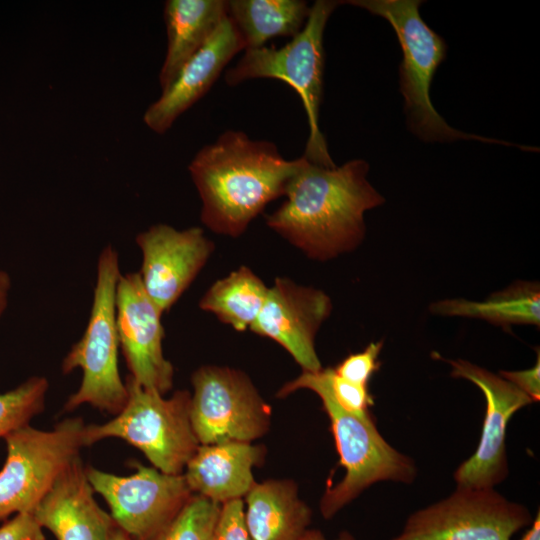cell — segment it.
Wrapping results in <instances>:
<instances>
[{
    "label": "cell",
    "mask_w": 540,
    "mask_h": 540,
    "mask_svg": "<svg viewBox=\"0 0 540 540\" xmlns=\"http://www.w3.org/2000/svg\"><path fill=\"white\" fill-rule=\"evenodd\" d=\"M368 170L362 159L324 167L303 156L286 200L266 216L267 225L314 260L354 250L365 236L364 213L385 202L368 182Z\"/></svg>",
    "instance_id": "obj_1"
},
{
    "label": "cell",
    "mask_w": 540,
    "mask_h": 540,
    "mask_svg": "<svg viewBox=\"0 0 540 540\" xmlns=\"http://www.w3.org/2000/svg\"><path fill=\"white\" fill-rule=\"evenodd\" d=\"M303 156L287 160L276 145L227 130L202 147L188 169L211 231L239 237L271 201L284 196Z\"/></svg>",
    "instance_id": "obj_2"
},
{
    "label": "cell",
    "mask_w": 540,
    "mask_h": 540,
    "mask_svg": "<svg viewBox=\"0 0 540 540\" xmlns=\"http://www.w3.org/2000/svg\"><path fill=\"white\" fill-rule=\"evenodd\" d=\"M316 393L327 413L340 464L345 469L343 479L328 486L320 500L324 519H331L360 493L379 481L410 483L416 477V466L411 458L390 446L379 433L371 414L357 416L342 409L330 395L321 370L302 371L285 383L277 392L282 398L299 390Z\"/></svg>",
    "instance_id": "obj_3"
},
{
    "label": "cell",
    "mask_w": 540,
    "mask_h": 540,
    "mask_svg": "<svg viewBox=\"0 0 540 540\" xmlns=\"http://www.w3.org/2000/svg\"><path fill=\"white\" fill-rule=\"evenodd\" d=\"M387 20L402 49L399 66L400 91L405 101L407 124L425 142H450L459 139L514 146L515 144L469 134L451 127L435 110L430 87L438 66L446 57L444 39L421 18L419 0L342 1Z\"/></svg>",
    "instance_id": "obj_4"
},
{
    "label": "cell",
    "mask_w": 540,
    "mask_h": 540,
    "mask_svg": "<svg viewBox=\"0 0 540 540\" xmlns=\"http://www.w3.org/2000/svg\"><path fill=\"white\" fill-rule=\"evenodd\" d=\"M340 4L341 1H315L303 29L286 45L247 49L225 72L229 86L256 78L277 79L291 86L299 95L308 119L309 137L303 156L324 167L336 165L319 128L325 64L323 34L330 15Z\"/></svg>",
    "instance_id": "obj_5"
},
{
    "label": "cell",
    "mask_w": 540,
    "mask_h": 540,
    "mask_svg": "<svg viewBox=\"0 0 540 540\" xmlns=\"http://www.w3.org/2000/svg\"><path fill=\"white\" fill-rule=\"evenodd\" d=\"M120 276L118 252L112 245H106L98 257L86 329L61 364L63 374L76 368L82 371L81 384L64 404L65 411L89 404L115 416L126 403L127 389L118 365L120 345L116 326V291Z\"/></svg>",
    "instance_id": "obj_6"
},
{
    "label": "cell",
    "mask_w": 540,
    "mask_h": 540,
    "mask_svg": "<svg viewBox=\"0 0 540 540\" xmlns=\"http://www.w3.org/2000/svg\"><path fill=\"white\" fill-rule=\"evenodd\" d=\"M125 385L123 409L103 424L86 425L85 447L106 438L122 439L139 449L156 469L183 474L200 445L190 419V392L177 390L165 398L129 375Z\"/></svg>",
    "instance_id": "obj_7"
},
{
    "label": "cell",
    "mask_w": 540,
    "mask_h": 540,
    "mask_svg": "<svg viewBox=\"0 0 540 540\" xmlns=\"http://www.w3.org/2000/svg\"><path fill=\"white\" fill-rule=\"evenodd\" d=\"M86 424L66 418L51 430L24 425L3 439L7 456L0 470V520L33 512L61 473L85 447Z\"/></svg>",
    "instance_id": "obj_8"
},
{
    "label": "cell",
    "mask_w": 540,
    "mask_h": 540,
    "mask_svg": "<svg viewBox=\"0 0 540 540\" xmlns=\"http://www.w3.org/2000/svg\"><path fill=\"white\" fill-rule=\"evenodd\" d=\"M190 419L200 445L252 442L271 424V406L248 375L226 366L205 365L191 376Z\"/></svg>",
    "instance_id": "obj_9"
},
{
    "label": "cell",
    "mask_w": 540,
    "mask_h": 540,
    "mask_svg": "<svg viewBox=\"0 0 540 540\" xmlns=\"http://www.w3.org/2000/svg\"><path fill=\"white\" fill-rule=\"evenodd\" d=\"M533 518L494 488L457 487L449 497L411 514L392 540H512Z\"/></svg>",
    "instance_id": "obj_10"
},
{
    "label": "cell",
    "mask_w": 540,
    "mask_h": 540,
    "mask_svg": "<svg viewBox=\"0 0 540 540\" xmlns=\"http://www.w3.org/2000/svg\"><path fill=\"white\" fill-rule=\"evenodd\" d=\"M135 472L119 476L86 466L94 492L110 508L115 524L130 540H149L183 508L193 495L183 474H167L133 462Z\"/></svg>",
    "instance_id": "obj_11"
},
{
    "label": "cell",
    "mask_w": 540,
    "mask_h": 540,
    "mask_svg": "<svg viewBox=\"0 0 540 540\" xmlns=\"http://www.w3.org/2000/svg\"><path fill=\"white\" fill-rule=\"evenodd\" d=\"M451 375L475 384L484 394L486 412L479 445L455 471L458 487L493 488L508 474L506 429L510 418L533 401L500 375L463 359L447 360Z\"/></svg>",
    "instance_id": "obj_12"
},
{
    "label": "cell",
    "mask_w": 540,
    "mask_h": 540,
    "mask_svg": "<svg viewBox=\"0 0 540 540\" xmlns=\"http://www.w3.org/2000/svg\"><path fill=\"white\" fill-rule=\"evenodd\" d=\"M162 314L147 295L138 272L121 274L116 326L129 376L142 387L165 395L173 386L174 367L163 354Z\"/></svg>",
    "instance_id": "obj_13"
},
{
    "label": "cell",
    "mask_w": 540,
    "mask_h": 540,
    "mask_svg": "<svg viewBox=\"0 0 540 540\" xmlns=\"http://www.w3.org/2000/svg\"><path fill=\"white\" fill-rule=\"evenodd\" d=\"M136 243L142 253V285L162 313L179 300L214 250L200 227L178 230L162 223L140 232Z\"/></svg>",
    "instance_id": "obj_14"
},
{
    "label": "cell",
    "mask_w": 540,
    "mask_h": 540,
    "mask_svg": "<svg viewBox=\"0 0 540 540\" xmlns=\"http://www.w3.org/2000/svg\"><path fill=\"white\" fill-rule=\"evenodd\" d=\"M331 311V299L322 290L277 277L250 330L281 345L303 371L316 372L322 365L315 336Z\"/></svg>",
    "instance_id": "obj_15"
},
{
    "label": "cell",
    "mask_w": 540,
    "mask_h": 540,
    "mask_svg": "<svg viewBox=\"0 0 540 540\" xmlns=\"http://www.w3.org/2000/svg\"><path fill=\"white\" fill-rule=\"evenodd\" d=\"M243 50V39L227 15L162 90L161 96L146 109L145 125L157 134L167 132L181 114L209 91L230 60Z\"/></svg>",
    "instance_id": "obj_16"
},
{
    "label": "cell",
    "mask_w": 540,
    "mask_h": 540,
    "mask_svg": "<svg viewBox=\"0 0 540 540\" xmlns=\"http://www.w3.org/2000/svg\"><path fill=\"white\" fill-rule=\"evenodd\" d=\"M85 468L80 457L72 462L32 512L57 540H109L115 525L95 500Z\"/></svg>",
    "instance_id": "obj_17"
},
{
    "label": "cell",
    "mask_w": 540,
    "mask_h": 540,
    "mask_svg": "<svg viewBox=\"0 0 540 540\" xmlns=\"http://www.w3.org/2000/svg\"><path fill=\"white\" fill-rule=\"evenodd\" d=\"M264 457L265 448L252 442L199 445L183 475L193 494L222 505L245 497L256 482L253 468Z\"/></svg>",
    "instance_id": "obj_18"
},
{
    "label": "cell",
    "mask_w": 540,
    "mask_h": 540,
    "mask_svg": "<svg viewBox=\"0 0 540 540\" xmlns=\"http://www.w3.org/2000/svg\"><path fill=\"white\" fill-rule=\"evenodd\" d=\"M243 502L252 540H301L310 529L312 510L300 499L293 480L255 482Z\"/></svg>",
    "instance_id": "obj_19"
},
{
    "label": "cell",
    "mask_w": 540,
    "mask_h": 540,
    "mask_svg": "<svg viewBox=\"0 0 540 540\" xmlns=\"http://www.w3.org/2000/svg\"><path fill=\"white\" fill-rule=\"evenodd\" d=\"M167 50L159 72L164 90L185 62L210 38L227 16L225 0H168L164 4Z\"/></svg>",
    "instance_id": "obj_20"
},
{
    "label": "cell",
    "mask_w": 540,
    "mask_h": 540,
    "mask_svg": "<svg viewBox=\"0 0 540 540\" xmlns=\"http://www.w3.org/2000/svg\"><path fill=\"white\" fill-rule=\"evenodd\" d=\"M429 310L442 316L485 320L503 329L512 325H540L538 282L516 281L483 301L445 299L431 303Z\"/></svg>",
    "instance_id": "obj_21"
},
{
    "label": "cell",
    "mask_w": 540,
    "mask_h": 540,
    "mask_svg": "<svg viewBox=\"0 0 540 540\" xmlns=\"http://www.w3.org/2000/svg\"><path fill=\"white\" fill-rule=\"evenodd\" d=\"M310 7L302 0H229L227 15L247 50L263 47L276 37H295L303 29Z\"/></svg>",
    "instance_id": "obj_22"
},
{
    "label": "cell",
    "mask_w": 540,
    "mask_h": 540,
    "mask_svg": "<svg viewBox=\"0 0 540 540\" xmlns=\"http://www.w3.org/2000/svg\"><path fill=\"white\" fill-rule=\"evenodd\" d=\"M268 289L249 267L241 266L214 282L200 299L199 307L243 332L259 315Z\"/></svg>",
    "instance_id": "obj_23"
},
{
    "label": "cell",
    "mask_w": 540,
    "mask_h": 540,
    "mask_svg": "<svg viewBox=\"0 0 540 540\" xmlns=\"http://www.w3.org/2000/svg\"><path fill=\"white\" fill-rule=\"evenodd\" d=\"M49 382L44 376H32L17 387L0 393V438L29 424L45 408Z\"/></svg>",
    "instance_id": "obj_24"
},
{
    "label": "cell",
    "mask_w": 540,
    "mask_h": 540,
    "mask_svg": "<svg viewBox=\"0 0 540 540\" xmlns=\"http://www.w3.org/2000/svg\"><path fill=\"white\" fill-rule=\"evenodd\" d=\"M220 507L193 494L176 516L149 540H213Z\"/></svg>",
    "instance_id": "obj_25"
},
{
    "label": "cell",
    "mask_w": 540,
    "mask_h": 540,
    "mask_svg": "<svg viewBox=\"0 0 540 540\" xmlns=\"http://www.w3.org/2000/svg\"><path fill=\"white\" fill-rule=\"evenodd\" d=\"M321 373L330 395L342 409L357 416L370 415L374 401L367 386L344 380L332 367L322 368Z\"/></svg>",
    "instance_id": "obj_26"
},
{
    "label": "cell",
    "mask_w": 540,
    "mask_h": 540,
    "mask_svg": "<svg viewBox=\"0 0 540 540\" xmlns=\"http://www.w3.org/2000/svg\"><path fill=\"white\" fill-rule=\"evenodd\" d=\"M383 342H371L362 351L352 353L333 368L336 375L361 386H367L372 375L379 369V354Z\"/></svg>",
    "instance_id": "obj_27"
},
{
    "label": "cell",
    "mask_w": 540,
    "mask_h": 540,
    "mask_svg": "<svg viewBox=\"0 0 540 540\" xmlns=\"http://www.w3.org/2000/svg\"><path fill=\"white\" fill-rule=\"evenodd\" d=\"M213 540H252L244 521L243 499L221 505Z\"/></svg>",
    "instance_id": "obj_28"
},
{
    "label": "cell",
    "mask_w": 540,
    "mask_h": 540,
    "mask_svg": "<svg viewBox=\"0 0 540 540\" xmlns=\"http://www.w3.org/2000/svg\"><path fill=\"white\" fill-rule=\"evenodd\" d=\"M0 540H46L43 528L33 513L15 514L0 526Z\"/></svg>",
    "instance_id": "obj_29"
},
{
    "label": "cell",
    "mask_w": 540,
    "mask_h": 540,
    "mask_svg": "<svg viewBox=\"0 0 540 540\" xmlns=\"http://www.w3.org/2000/svg\"><path fill=\"white\" fill-rule=\"evenodd\" d=\"M501 377L515 385L532 401L540 399V355L533 367L520 371H500Z\"/></svg>",
    "instance_id": "obj_30"
},
{
    "label": "cell",
    "mask_w": 540,
    "mask_h": 540,
    "mask_svg": "<svg viewBox=\"0 0 540 540\" xmlns=\"http://www.w3.org/2000/svg\"><path fill=\"white\" fill-rule=\"evenodd\" d=\"M10 289L11 277L6 271L0 269V318L7 308Z\"/></svg>",
    "instance_id": "obj_31"
},
{
    "label": "cell",
    "mask_w": 540,
    "mask_h": 540,
    "mask_svg": "<svg viewBox=\"0 0 540 540\" xmlns=\"http://www.w3.org/2000/svg\"><path fill=\"white\" fill-rule=\"evenodd\" d=\"M301 540H356L355 537L348 531H342L334 539H328L320 530L309 529Z\"/></svg>",
    "instance_id": "obj_32"
},
{
    "label": "cell",
    "mask_w": 540,
    "mask_h": 540,
    "mask_svg": "<svg viewBox=\"0 0 540 540\" xmlns=\"http://www.w3.org/2000/svg\"><path fill=\"white\" fill-rule=\"evenodd\" d=\"M520 540H540V514L537 513L535 519L523 534Z\"/></svg>",
    "instance_id": "obj_33"
},
{
    "label": "cell",
    "mask_w": 540,
    "mask_h": 540,
    "mask_svg": "<svg viewBox=\"0 0 540 540\" xmlns=\"http://www.w3.org/2000/svg\"><path fill=\"white\" fill-rule=\"evenodd\" d=\"M109 540H130V538L115 524L110 532Z\"/></svg>",
    "instance_id": "obj_34"
}]
</instances>
